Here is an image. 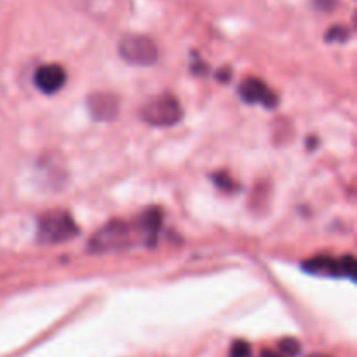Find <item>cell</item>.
I'll use <instances>...</instances> for the list:
<instances>
[{"mask_svg":"<svg viewBox=\"0 0 357 357\" xmlns=\"http://www.w3.org/2000/svg\"><path fill=\"white\" fill-rule=\"evenodd\" d=\"M138 237V228H134L133 225L126 224L122 219H113L91 237L87 248H89L91 253H110V251L127 250Z\"/></svg>","mask_w":357,"mask_h":357,"instance_id":"6da1fadb","label":"cell"},{"mask_svg":"<svg viewBox=\"0 0 357 357\" xmlns=\"http://www.w3.org/2000/svg\"><path fill=\"white\" fill-rule=\"evenodd\" d=\"M78 227L72 215L63 209L45 213L39 221V241L44 244H60L74 239Z\"/></svg>","mask_w":357,"mask_h":357,"instance_id":"7a4b0ae2","label":"cell"},{"mask_svg":"<svg viewBox=\"0 0 357 357\" xmlns=\"http://www.w3.org/2000/svg\"><path fill=\"white\" fill-rule=\"evenodd\" d=\"M142 117L147 124L155 127L175 126L182 120L183 108L171 94H160L143 107Z\"/></svg>","mask_w":357,"mask_h":357,"instance_id":"3957f363","label":"cell"},{"mask_svg":"<svg viewBox=\"0 0 357 357\" xmlns=\"http://www.w3.org/2000/svg\"><path fill=\"white\" fill-rule=\"evenodd\" d=\"M119 54L131 65L150 67L159 58L155 42L147 35L129 34L124 35L119 42Z\"/></svg>","mask_w":357,"mask_h":357,"instance_id":"277c9868","label":"cell"},{"mask_svg":"<svg viewBox=\"0 0 357 357\" xmlns=\"http://www.w3.org/2000/svg\"><path fill=\"white\" fill-rule=\"evenodd\" d=\"M87 108L96 120H112L119 113V98L112 93H93L87 98Z\"/></svg>","mask_w":357,"mask_h":357,"instance_id":"5b68a950","label":"cell"},{"mask_svg":"<svg viewBox=\"0 0 357 357\" xmlns=\"http://www.w3.org/2000/svg\"><path fill=\"white\" fill-rule=\"evenodd\" d=\"M35 86L45 94H54L65 86L67 72L60 65H44L35 72Z\"/></svg>","mask_w":357,"mask_h":357,"instance_id":"8992f818","label":"cell"},{"mask_svg":"<svg viewBox=\"0 0 357 357\" xmlns=\"http://www.w3.org/2000/svg\"><path fill=\"white\" fill-rule=\"evenodd\" d=\"M239 94L248 103H263L265 107L272 108L276 105V94L272 93L265 82L260 78H248L239 87Z\"/></svg>","mask_w":357,"mask_h":357,"instance_id":"52a82bcc","label":"cell"},{"mask_svg":"<svg viewBox=\"0 0 357 357\" xmlns=\"http://www.w3.org/2000/svg\"><path fill=\"white\" fill-rule=\"evenodd\" d=\"M160 225H162V215H160L159 209H149V211L143 213L138 219V234L140 237L145 241L147 246H153L157 241V235H159Z\"/></svg>","mask_w":357,"mask_h":357,"instance_id":"ba28073f","label":"cell"},{"mask_svg":"<svg viewBox=\"0 0 357 357\" xmlns=\"http://www.w3.org/2000/svg\"><path fill=\"white\" fill-rule=\"evenodd\" d=\"M310 274H323V276H340L338 260H333L329 257H316L303 265Z\"/></svg>","mask_w":357,"mask_h":357,"instance_id":"9c48e42d","label":"cell"},{"mask_svg":"<svg viewBox=\"0 0 357 357\" xmlns=\"http://www.w3.org/2000/svg\"><path fill=\"white\" fill-rule=\"evenodd\" d=\"M338 270H340V276L354 279V276H356V261H354V258L352 257L340 258Z\"/></svg>","mask_w":357,"mask_h":357,"instance_id":"30bf717a","label":"cell"},{"mask_svg":"<svg viewBox=\"0 0 357 357\" xmlns=\"http://www.w3.org/2000/svg\"><path fill=\"white\" fill-rule=\"evenodd\" d=\"M347 37H349V32H347L343 26H335V28H332V30L326 34L327 42H345Z\"/></svg>","mask_w":357,"mask_h":357,"instance_id":"8fae6325","label":"cell"},{"mask_svg":"<svg viewBox=\"0 0 357 357\" xmlns=\"http://www.w3.org/2000/svg\"><path fill=\"white\" fill-rule=\"evenodd\" d=\"M279 349L283 350L288 357H294L298 352H300V343L293 338H286L279 343Z\"/></svg>","mask_w":357,"mask_h":357,"instance_id":"7c38bea8","label":"cell"},{"mask_svg":"<svg viewBox=\"0 0 357 357\" xmlns=\"http://www.w3.org/2000/svg\"><path fill=\"white\" fill-rule=\"evenodd\" d=\"M250 356V345L246 342H235L232 347V357H248Z\"/></svg>","mask_w":357,"mask_h":357,"instance_id":"4fadbf2b","label":"cell"},{"mask_svg":"<svg viewBox=\"0 0 357 357\" xmlns=\"http://www.w3.org/2000/svg\"><path fill=\"white\" fill-rule=\"evenodd\" d=\"M215 182H216V185L219 186V188H224V190H232V186H234V182H232V178H228V176L224 175V173L215 175Z\"/></svg>","mask_w":357,"mask_h":357,"instance_id":"5bb4252c","label":"cell"},{"mask_svg":"<svg viewBox=\"0 0 357 357\" xmlns=\"http://www.w3.org/2000/svg\"><path fill=\"white\" fill-rule=\"evenodd\" d=\"M312 4L316 6L319 11L327 12V11H332V9L335 8L336 0H312Z\"/></svg>","mask_w":357,"mask_h":357,"instance_id":"9a60e30c","label":"cell"},{"mask_svg":"<svg viewBox=\"0 0 357 357\" xmlns=\"http://www.w3.org/2000/svg\"><path fill=\"white\" fill-rule=\"evenodd\" d=\"M261 357H281V356H277V354H274V352H263V356Z\"/></svg>","mask_w":357,"mask_h":357,"instance_id":"2e32d148","label":"cell"}]
</instances>
